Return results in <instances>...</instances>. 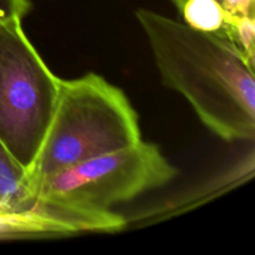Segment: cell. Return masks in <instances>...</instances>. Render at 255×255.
<instances>
[{
	"instance_id": "1",
	"label": "cell",
	"mask_w": 255,
	"mask_h": 255,
	"mask_svg": "<svg viewBox=\"0 0 255 255\" xmlns=\"http://www.w3.org/2000/svg\"><path fill=\"white\" fill-rule=\"evenodd\" d=\"M161 79L224 141L255 136L254 64L222 32H207L147 9L136 11Z\"/></svg>"
},
{
	"instance_id": "2",
	"label": "cell",
	"mask_w": 255,
	"mask_h": 255,
	"mask_svg": "<svg viewBox=\"0 0 255 255\" xmlns=\"http://www.w3.org/2000/svg\"><path fill=\"white\" fill-rule=\"evenodd\" d=\"M138 115L121 89L90 74L60 79L56 105L26 187L49 174L141 141Z\"/></svg>"
},
{
	"instance_id": "3",
	"label": "cell",
	"mask_w": 255,
	"mask_h": 255,
	"mask_svg": "<svg viewBox=\"0 0 255 255\" xmlns=\"http://www.w3.org/2000/svg\"><path fill=\"white\" fill-rule=\"evenodd\" d=\"M59 82L25 35L21 20L0 25V141L25 173L46 134Z\"/></svg>"
},
{
	"instance_id": "4",
	"label": "cell",
	"mask_w": 255,
	"mask_h": 255,
	"mask_svg": "<svg viewBox=\"0 0 255 255\" xmlns=\"http://www.w3.org/2000/svg\"><path fill=\"white\" fill-rule=\"evenodd\" d=\"M177 173L158 146L141 139L31 182L27 191L31 198L107 212L115 204L163 187Z\"/></svg>"
},
{
	"instance_id": "5",
	"label": "cell",
	"mask_w": 255,
	"mask_h": 255,
	"mask_svg": "<svg viewBox=\"0 0 255 255\" xmlns=\"http://www.w3.org/2000/svg\"><path fill=\"white\" fill-rule=\"evenodd\" d=\"M32 201L34 198L27 191L25 171L0 141V202L9 211L21 212L30 207Z\"/></svg>"
},
{
	"instance_id": "6",
	"label": "cell",
	"mask_w": 255,
	"mask_h": 255,
	"mask_svg": "<svg viewBox=\"0 0 255 255\" xmlns=\"http://www.w3.org/2000/svg\"><path fill=\"white\" fill-rule=\"evenodd\" d=\"M184 24L207 32H222L229 14L218 0H186L179 7Z\"/></svg>"
},
{
	"instance_id": "7",
	"label": "cell",
	"mask_w": 255,
	"mask_h": 255,
	"mask_svg": "<svg viewBox=\"0 0 255 255\" xmlns=\"http://www.w3.org/2000/svg\"><path fill=\"white\" fill-rule=\"evenodd\" d=\"M30 10V0H0V25L12 19L22 20Z\"/></svg>"
},
{
	"instance_id": "8",
	"label": "cell",
	"mask_w": 255,
	"mask_h": 255,
	"mask_svg": "<svg viewBox=\"0 0 255 255\" xmlns=\"http://www.w3.org/2000/svg\"><path fill=\"white\" fill-rule=\"evenodd\" d=\"M229 16H254V0H224Z\"/></svg>"
},
{
	"instance_id": "9",
	"label": "cell",
	"mask_w": 255,
	"mask_h": 255,
	"mask_svg": "<svg viewBox=\"0 0 255 255\" xmlns=\"http://www.w3.org/2000/svg\"><path fill=\"white\" fill-rule=\"evenodd\" d=\"M172 1L174 2V5H176V6H177V9H179V7L182 6V4H183V2L186 1V0H172ZM218 1L221 2V4L224 6V0H218ZM224 9H226V7H224Z\"/></svg>"
}]
</instances>
